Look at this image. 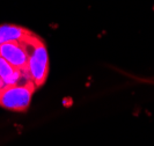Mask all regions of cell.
Returning a JSON list of instances; mask_svg holds the SVG:
<instances>
[{"mask_svg": "<svg viewBox=\"0 0 154 146\" xmlns=\"http://www.w3.org/2000/svg\"><path fill=\"white\" fill-rule=\"evenodd\" d=\"M28 54V74L36 87L44 84L49 73V54L44 43L32 33L22 41Z\"/></svg>", "mask_w": 154, "mask_h": 146, "instance_id": "obj_1", "label": "cell"}, {"mask_svg": "<svg viewBox=\"0 0 154 146\" xmlns=\"http://www.w3.org/2000/svg\"><path fill=\"white\" fill-rule=\"evenodd\" d=\"M35 89L36 86L31 81L5 86L0 92V107L12 111H26Z\"/></svg>", "mask_w": 154, "mask_h": 146, "instance_id": "obj_2", "label": "cell"}, {"mask_svg": "<svg viewBox=\"0 0 154 146\" xmlns=\"http://www.w3.org/2000/svg\"><path fill=\"white\" fill-rule=\"evenodd\" d=\"M0 56L11 65L28 74V54L22 42H8L0 44Z\"/></svg>", "mask_w": 154, "mask_h": 146, "instance_id": "obj_3", "label": "cell"}, {"mask_svg": "<svg viewBox=\"0 0 154 146\" xmlns=\"http://www.w3.org/2000/svg\"><path fill=\"white\" fill-rule=\"evenodd\" d=\"M0 77L6 86L30 81L28 74H26L21 70L14 67L13 65H11L1 56H0Z\"/></svg>", "mask_w": 154, "mask_h": 146, "instance_id": "obj_4", "label": "cell"}, {"mask_svg": "<svg viewBox=\"0 0 154 146\" xmlns=\"http://www.w3.org/2000/svg\"><path fill=\"white\" fill-rule=\"evenodd\" d=\"M31 31L28 29L16 26V24H1L0 26V44L8 42H22L26 39Z\"/></svg>", "mask_w": 154, "mask_h": 146, "instance_id": "obj_5", "label": "cell"}, {"mask_svg": "<svg viewBox=\"0 0 154 146\" xmlns=\"http://www.w3.org/2000/svg\"><path fill=\"white\" fill-rule=\"evenodd\" d=\"M5 86H6V85H5V82L2 81V79H1V77H0V92L4 89V87H5Z\"/></svg>", "mask_w": 154, "mask_h": 146, "instance_id": "obj_6", "label": "cell"}]
</instances>
